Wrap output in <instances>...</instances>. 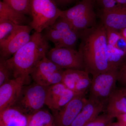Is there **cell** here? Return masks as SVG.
Returning a JSON list of instances; mask_svg holds the SVG:
<instances>
[{"label": "cell", "instance_id": "6da1fadb", "mask_svg": "<svg viewBox=\"0 0 126 126\" xmlns=\"http://www.w3.org/2000/svg\"><path fill=\"white\" fill-rule=\"evenodd\" d=\"M79 34L81 43L79 51L85 71L93 77L110 70L106 30L102 23L79 32Z\"/></svg>", "mask_w": 126, "mask_h": 126}, {"label": "cell", "instance_id": "7a4b0ae2", "mask_svg": "<svg viewBox=\"0 0 126 126\" xmlns=\"http://www.w3.org/2000/svg\"><path fill=\"white\" fill-rule=\"evenodd\" d=\"M49 48L48 42L42 33L35 32L28 43L6 59L14 78H23L27 80L34 68L46 56Z\"/></svg>", "mask_w": 126, "mask_h": 126}, {"label": "cell", "instance_id": "3957f363", "mask_svg": "<svg viewBox=\"0 0 126 126\" xmlns=\"http://www.w3.org/2000/svg\"><path fill=\"white\" fill-rule=\"evenodd\" d=\"M62 11L58 7L55 0H31V27L35 32L42 33L54 24Z\"/></svg>", "mask_w": 126, "mask_h": 126}, {"label": "cell", "instance_id": "277c9868", "mask_svg": "<svg viewBox=\"0 0 126 126\" xmlns=\"http://www.w3.org/2000/svg\"><path fill=\"white\" fill-rule=\"evenodd\" d=\"M47 87L35 82L30 85H24L18 98L12 107L27 117L33 115L45 105Z\"/></svg>", "mask_w": 126, "mask_h": 126}, {"label": "cell", "instance_id": "5b68a950", "mask_svg": "<svg viewBox=\"0 0 126 126\" xmlns=\"http://www.w3.org/2000/svg\"><path fill=\"white\" fill-rule=\"evenodd\" d=\"M118 69H110L93 77L89 88V97L105 104L117 88Z\"/></svg>", "mask_w": 126, "mask_h": 126}, {"label": "cell", "instance_id": "8992f818", "mask_svg": "<svg viewBox=\"0 0 126 126\" xmlns=\"http://www.w3.org/2000/svg\"><path fill=\"white\" fill-rule=\"evenodd\" d=\"M64 70L46 56L34 68L30 76L35 82L48 87L61 82Z\"/></svg>", "mask_w": 126, "mask_h": 126}, {"label": "cell", "instance_id": "52a82bcc", "mask_svg": "<svg viewBox=\"0 0 126 126\" xmlns=\"http://www.w3.org/2000/svg\"><path fill=\"white\" fill-rule=\"evenodd\" d=\"M47 58L64 69L85 70L83 59L81 53L72 48L56 47L47 52Z\"/></svg>", "mask_w": 126, "mask_h": 126}, {"label": "cell", "instance_id": "ba28073f", "mask_svg": "<svg viewBox=\"0 0 126 126\" xmlns=\"http://www.w3.org/2000/svg\"><path fill=\"white\" fill-rule=\"evenodd\" d=\"M32 29L27 25H18L10 38L0 45V57L8 59L25 45L31 38Z\"/></svg>", "mask_w": 126, "mask_h": 126}, {"label": "cell", "instance_id": "9c48e42d", "mask_svg": "<svg viewBox=\"0 0 126 126\" xmlns=\"http://www.w3.org/2000/svg\"><path fill=\"white\" fill-rule=\"evenodd\" d=\"M84 95L75 96L66 105L52 112L56 126H70L84 106Z\"/></svg>", "mask_w": 126, "mask_h": 126}, {"label": "cell", "instance_id": "30bf717a", "mask_svg": "<svg viewBox=\"0 0 126 126\" xmlns=\"http://www.w3.org/2000/svg\"><path fill=\"white\" fill-rule=\"evenodd\" d=\"M74 92L68 89L62 83L47 87L45 105L53 112L66 105L75 96Z\"/></svg>", "mask_w": 126, "mask_h": 126}, {"label": "cell", "instance_id": "8fae6325", "mask_svg": "<svg viewBox=\"0 0 126 126\" xmlns=\"http://www.w3.org/2000/svg\"><path fill=\"white\" fill-rule=\"evenodd\" d=\"M27 80L23 78H13L0 86V111L14 105Z\"/></svg>", "mask_w": 126, "mask_h": 126}, {"label": "cell", "instance_id": "7c38bea8", "mask_svg": "<svg viewBox=\"0 0 126 126\" xmlns=\"http://www.w3.org/2000/svg\"><path fill=\"white\" fill-rule=\"evenodd\" d=\"M105 104L89 97L70 126H85L99 116L104 110Z\"/></svg>", "mask_w": 126, "mask_h": 126}, {"label": "cell", "instance_id": "4fadbf2b", "mask_svg": "<svg viewBox=\"0 0 126 126\" xmlns=\"http://www.w3.org/2000/svg\"><path fill=\"white\" fill-rule=\"evenodd\" d=\"M52 25L61 33L62 38L60 47L74 48L79 38V32L73 29L67 21L60 17Z\"/></svg>", "mask_w": 126, "mask_h": 126}, {"label": "cell", "instance_id": "5bb4252c", "mask_svg": "<svg viewBox=\"0 0 126 126\" xmlns=\"http://www.w3.org/2000/svg\"><path fill=\"white\" fill-rule=\"evenodd\" d=\"M99 16L105 26L118 31L126 27V8L100 12Z\"/></svg>", "mask_w": 126, "mask_h": 126}, {"label": "cell", "instance_id": "9a60e30c", "mask_svg": "<svg viewBox=\"0 0 126 126\" xmlns=\"http://www.w3.org/2000/svg\"><path fill=\"white\" fill-rule=\"evenodd\" d=\"M107 102V113L111 118L126 113V97L120 88L116 89Z\"/></svg>", "mask_w": 126, "mask_h": 126}, {"label": "cell", "instance_id": "2e32d148", "mask_svg": "<svg viewBox=\"0 0 126 126\" xmlns=\"http://www.w3.org/2000/svg\"><path fill=\"white\" fill-rule=\"evenodd\" d=\"M28 122V117L13 107L0 111V126H27Z\"/></svg>", "mask_w": 126, "mask_h": 126}, {"label": "cell", "instance_id": "e0dca14e", "mask_svg": "<svg viewBox=\"0 0 126 126\" xmlns=\"http://www.w3.org/2000/svg\"><path fill=\"white\" fill-rule=\"evenodd\" d=\"M94 0H81L73 7L66 10H62L60 17L70 22L94 11Z\"/></svg>", "mask_w": 126, "mask_h": 126}, {"label": "cell", "instance_id": "ac0fdd59", "mask_svg": "<svg viewBox=\"0 0 126 126\" xmlns=\"http://www.w3.org/2000/svg\"><path fill=\"white\" fill-rule=\"evenodd\" d=\"M7 20L18 25H26V15L21 14L5 3L0 1V21Z\"/></svg>", "mask_w": 126, "mask_h": 126}, {"label": "cell", "instance_id": "d6986e66", "mask_svg": "<svg viewBox=\"0 0 126 126\" xmlns=\"http://www.w3.org/2000/svg\"><path fill=\"white\" fill-rule=\"evenodd\" d=\"M28 118L27 126H56L53 116L48 110L41 109Z\"/></svg>", "mask_w": 126, "mask_h": 126}, {"label": "cell", "instance_id": "ffe728a7", "mask_svg": "<svg viewBox=\"0 0 126 126\" xmlns=\"http://www.w3.org/2000/svg\"><path fill=\"white\" fill-rule=\"evenodd\" d=\"M108 57L110 69H118L126 59V49L108 44Z\"/></svg>", "mask_w": 126, "mask_h": 126}, {"label": "cell", "instance_id": "44dd1931", "mask_svg": "<svg viewBox=\"0 0 126 126\" xmlns=\"http://www.w3.org/2000/svg\"><path fill=\"white\" fill-rule=\"evenodd\" d=\"M87 74L89 73L84 70L64 69L63 73L61 83L68 89L73 92L77 84Z\"/></svg>", "mask_w": 126, "mask_h": 126}, {"label": "cell", "instance_id": "7402d4cb", "mask_svg": "<svg viewBox=\"0 0 126 126\" xmlns=\"http://www.w3.org/2000/svg\"><path fill=\"white\" fill-rule=\"evenodd\" d=\"M96 16L94 10L93 11L68 22L73 29L79 32L95 25L97 24Z\"/></svg>", "mask_w": 126, "mask_h": 126}, {"label": "cell", "instance_id": "603a6c76", "mask_svg": "<svg viewBox=\"0 0 126 126\" xmlns=\"http://www.w3.org/2000/svg\"><path fill=\"white\" fill-rule=\"evenodd\" d=\"M94 2L100 12L126 8V0H94Z\"/></svg>", "mask_w": 126, "mask_h": 126}, {"label": "cell", "instance_id": "cb8c5ba5", "mask_svg": "<svg viewBox=\"0 0 126 126\" xmlns=\"http://www.w3.org/2000/svg\"><path fill=\"white\" fill-rule=\"evenodd\" d=\"M31 0H3L16 10L25 15H31Z\"/></svg>", "mask_w": 126, "mask_h": 126}, {"label": "cell", "instance_id": "d4e9b609", "mask_svg": "<svg viewBox=\"0 0 126 126\" xmlns=\"http://www.w3.org/2000/svg\"><path fill=\"white\" fill-rule=\"evenodd\" d=\"M18 26L9 21H0V45L10 38Z\"/></svg>", "mask_w": 126, "mask_h": 126}, {"label": "cell", "instance_id": "484cf974", "mask_svg": "<svg viewBox=\"0 0 126 126\" xmlns=\"http://www.w3.org/2000/svg\"><path fill=\"white\" fill-rule=\"evenodd\" d=\"M12 72L6 62V59L0 58V86L13 79Z\"/></svg>", "mask_w": 126, "mask_h": 126}, {"label": "cell", "instance_id": "4316f807", "mask_svg": "<svg viewBox=\"0 0 126 126\" xmlns=\"http://www.w3.org/2000/svg\"><path fill=\"white\" fill-rule=\"evenodd\" d=\"M105 27L108 44L119 47L118 45V41L122 39L120 31L107 26H105Z\"/></svg>", "mask_w": 126, "mask_h": 126}, {"label": "cell", "instance_id": "83f0119b", "mask_svg": "<svg viewBox=\"0 0 126 126\" xmlns=\"http://www.w3.org/2000/svg\"><path fill=\"white\" fill-rule=\"evenodd\" d=\"M113 119L107 113H104L99 115L85 126H108L112 123Z\"/></svg>", "mask_w": 126, "mask_h": 126}, {"label": "cell", "instance_id": "f1b7e54d", "mask_svg": "<svg viewBox=\"0 0 126 126\" xmlns=\"http://www.w3.org/2000/svg\"><path fill=\"white\" fill-rule=\"evenodd\" d=\"M117 81L123 87L126 86V59L118 68Z\"/></svg>", "mask_w": 126, "mask_h": 126}, {"label": "cell", "instance_id": "f546056e", "mask_svg": "<svg viewBox=\"0 0 126 126\" xmlns=\"http://www.w3.org/2000/svg\"><path fill=\"white\" fill-rule=\"evenodd\" d=\"M116 118L118 122L124 126H126V113L119 115Z\"/></svg>", "mask_w": 126, "mask_h": 126}, {"label": "cell", "instance_id": "4dcf8cb0", "mask_svg": "<svg viewBox=\"0 0 126 126\" xmlns=\"http://www.w3.org/2000/svg\"><path fill=\"white\" fill-rule=\"evenodd\" d=\"M56 4L61 5H67L72 3L74 0H55Z\"/></svg>", "mask_w": 126, "mask_h": 126}, {"label": "cell", "instance_id": "1f68e13d", "mask_svg": "<svg viewBox=\"0 0 126 126\" xmlns=\"http://www.w3.org/2000/svg\"><path fill=\"white\" fill-rule=\"evenodd\" d=\"M119 31L121 34L122 39L124 41V42L126 43V27L121 30Z\"/></svg>", "mask_w": 126, "mask_h": 126}, {"label": "cell", "instance_id": "d6a6232c", "mask_svg": "<svg viewBox=\"0 0 126 126\" xmlns=\"http://www.w3.org/2000/svg\"><path fill=\"white\" fill-rule=\"evenodd\" d=\"M120 89L123 94L126 97V86L123 87Z\"/></svg>", "mask_w": 126, "mask_h": 126}, {"label": "cell", "instance_id": "836d02e7", "mask_svg": "<svg viewBox=\"0 0 126 126\" xmlns=\"http://www.w3.org/2000/svg\"><path fill=\"white\" fill-rule=\"evenodd\" d=\"M111 126H124L120 123L117 122L112 123Z\"/></svg>", "mask_w": 126, "mask_h": 126}, {"label": "cell", "instance_id": "e575fe53", "mask_svg": "<svg viewBox=\"0 0 126 126\" xmlns=\"http://www.w3.org/2000/svg\"><path fill=\"white\" fill-rule=\"evenodd\" d=\"M111 123H110V124H109L108 126H111Z\"/></svg>", "mask_w": 126, "mask_h": 126}, {"label": "cell", "instance_id": "d590c367", "mask_svg": "<svg viewBox=\"0 0 126 126\" xmlns=\"http://www.w3.org/2000/svg\"></svg>", "mask_w": 126, "mask_h": 126}]
</instances>
